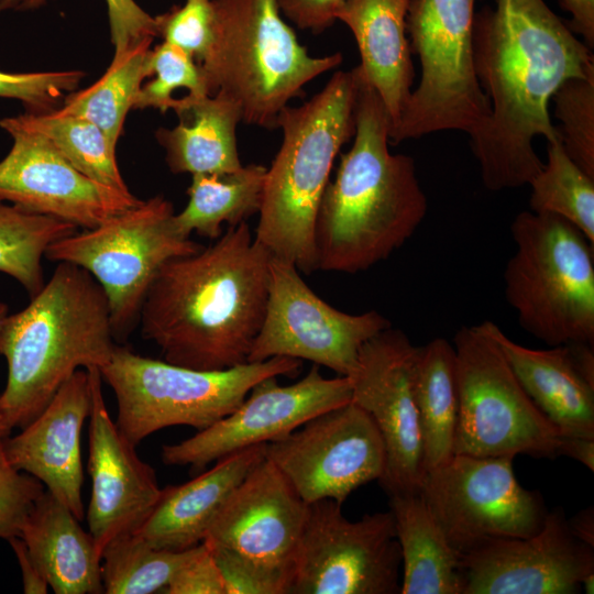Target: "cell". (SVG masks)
Segmentation results:
<instances>
[{
	"label": "cell",
	"mask_w": 594,
	"mask_h": 594,
	"mask_svg": "<svg viewBox=\"0 0 594 594\" xmlns=\"http://www.w3.org/2000/svg\"><path fill=\"white\" fill-rule=\"evenodd\" d=\"M592 51L543 0H496L475 13L473 65L490 114L470 139L488 190L529 185L541 170L534 140H559L551 98L594 75Z\"/></svg>",
	"instance_id": "1"
},
{
	"label": "cell",
	"mask_w": 594,
	"mask_h": 594,
	"mask_svg": "<svg viewBox=\"0 0 594 594\" xmlns=\"http://www.w3.org/2000/svg\"><path fill=\"white\" fill-rule=\"evenodd\" d=\"M271 257L244 221L211 245L167 261L142 305L143 339L179 366L246 363L265 315Z\"/></svg>",
	"instance_id": "2"
},
{
	"label": "cell",
	"mask_w": 594,
	"mask_h": 594,
	"mask_svg": "<svg viewBox=\"0 0 594 594\" xmlns=\"http://www.w3.org/2000/svg\"><path fill=\"white\" fill-rule=\"evenodd\" d=\"M356 73L354 140L320 201L315 226L317 271L369 270L400 248L427 213L415 161L391 153L386 109Z\"/></svg>",
	"instance_id": "3"
},
{
	"label": "cell",
	"mask_w": 594,
	"mask_h": 594,
	"mask_svg": "<svg viewBox=\"0 0 594 594\" xmlns=\"http://www.w3.org/2000/svg\"><path fill=\"white\" fill-rule=\"evenodd\" d=\"M107 296L86 270L57 263L50 280L19 312L0 322L8 381L0 416L24 428L80 367H102L116 346Z\"/></svg>",
	"instance_id": "4"
},
{
	"label": "cell",
	"mask_w": 594,
	"mask_h": 594,
	"mask_svg": "<svg viewBox=\"0 0 594 594\" xmlns=\"http://www.w3.org/2000/svg\"><path fill=\"white\" fill-rule=\"evenodd\" d=\"M359 76L339 70L308 101L277 118L283 140L266 169L254 238L299 272L317 271L315 226L341 147L354 135Z\"/></svg>",
	"instance_id": "5"
},
{
	"label": "cell",
	"mask_w": 594,
	"mask_h": 594,
	"mask_svg": "<svg viewBox=\"0 0 594 594\" xmlns=\"http://www.w3.org/2000/svg\"><path fill=\"white\" fill-rule=\"evenodd\" d=\"M212 6L213 40L199 67L210 95L235 101L246 124L277 128L289 101L343 61L341 53L311 56L277 0H212Z\"/></svg>",
	"instance_id": "6"
},
{
	"label": "cell",
	"mask_w": 594,
	"mask_h": 594,
	"mask_svg": "<svg viewBox=\"0 0 594 594\" xmlns=\"http://www.w3.org/2000/svg\"><path fill=\"white\" fill-rule=\"evenodd\" d=\"M510 232L505 297L519 326L550 346L594 344V244L564 219L531 210Z\"/></svg>",
	"instance_id": "7"
},
{
	"label": "cell",
	"mask_w": 594,
	"mask_h": 594,
	"mask_svg": "<svg viewBox=\"0 0 594 594\" xmlns=\"http://www.w3.org/2000/svg\"><path fill=\"white\" fill-rule=\"evenodd\" d=\"M302 362L275 356L226 370H195L142 356L116 344L100 367L117 399L116 425L132 444L170 426L201 431L232 413L250 391L271 376H294Z\"/></svg>",
	"instance_id": "8"
},
{
	"label": "cell",
	"mask_w": 594,
	"mask_h": 594,
	"mask_svg": "<svg viewBox=\"0 0 594 594\" xmlns=\"http://www.w3.org/2000/svg\"><path fill=\"white\" fill-rule=\"evenodd\" d=\"M476 0H410L406 16L420 80L411 90L389 142L441 131L472 134L488 117L490 103L473 65Z\"/></svg>",
	"instance_id": "9"
},
{
	"label": "cell",
	"mask_w": 594,
	"mask_h": 594,
	"mask_svg": "<svg viewBox=\"0 0 594 594\" xmlns=\"http://www.w3.org/2000/svg\"><path fill=\"white\" fill-rule=\"evenodd\" d=\"M174 215L172 202L155 196L96 228L53 242L45 252L47 260L75 264L99 283L116 341L127 339L139 321L161 267L202 248L177 232Z\"/></svg>",
	"instance_id": "10"
},
{
	"label": "cell",
	"mask_w": 594,
	"mask_h": 594,
	"mask_svg": "<svg viewBox=\"0 0 594 594\" xmlns=\"http://www.w3.org/2000/svg\"><path fill=\"white\" fill-rule=\"evenodd\" d=\"M454 454L557 458L561 433L527 395L486 321L460 328Z\"/></svg>",
	"instance_id": "11"
},
{
	"label": "cell",
	"mask_w": 594,
	"mask_h": 594,
	"mask_svg": "<svg viewBox=\"0 0 594 594\" xmlns=\"http://www.w3.org/2000/svg\"><path fill=\"white\" fill-rule=\"evenodd\" d=\"M513 460L454 454L425 473L419 495L461 558L488 541L526 538L541 528L544 502L518 483Z\"/></svg>",
	"instance_id": "12"
},
{
	"label": "cell",
	"mask_w": 594,
	"mask_h": 594,
	"mask_svg": "<svg viewBox=\"0 0 594 594\" xmlns=\"http://www.w3.org/2000/svg\"><path fill=\"white\" fill-rule=\"evenodd\" d=\"M402 553L391 510L349 520L333 499L309 504L288 594H397Z\"/></svg>",
	"instance_id": "13"
},
{
	"label": "cell",
	"mask_w": 594,
	"mask_h": 594,
	"mask_svg": "<svg viewBox=\"0 0 594 594\" xmlns=\"http://www.w3.org/2000/svg\"><path fill=\"white\" fill-rule=\"evenodd\" d=\"M391 326L376 310L352 315L336 309L311 290L293 263L272 256L265 315L248 362L287 356L349 376L363 344Z\"/></svg>",
	"instance_id": "14"
},
{
	"label": "cell",
	"mask_w": 594,
	"mask_h": 594,
	"mask_svg": "<svg viewBox=\"0 0 594 594\" xmlns=\"http://www.w3.org/2000/svg\"><path fill=\"white\" fill-rule=\"evenodd\" d=\"M266 458L308 504H343L362 485L380 480L386 454L372 417L353 402L327 410L267 443Z\"/></svg>",
	"instance_id": "15"
},
{
	"label": "cell",
	"mask_w": 594,
	"mask_h": 594,
	"mask_svg": "<svg viewBox=\"0 0 594 594\" xmlns=\"http://www.w3.org/2000/svg\"><path fill=\"white\" fill-rule=\"evenodd\" d=\"M351 398L350 378H327L317 364L290 385L278 384L277 376L264 378L228 416L179 443L163 446L162 462L201 472L237 451L276 441Z\"/></svg>",
	"instance_id": "16"
},
{
	"label": "cell",
	"mask_w": 594,
	"mask_h": 594,
	"mask_svg": "<svg viewBox=\"0 0 594 594\" xmlns=\"http://www.w3.org/2000/svg\"><path fill=\"white\" fill-rule=\"evenodd\" d=\"M419 346L392 326L360 350L351 381V402L375 422L386 463L378 480L389 495L418 494L424 479L422 441L415 400Z\"/></svg>",
	"instance_id": "17"
},
{
	"label": "cell",
	"mask_w": 594,
	"mask_h": 594,
	"mask_svg": "<svg viewBox=\"0 0 594 594\" xmlns=\"http://www.w3.org/2000/svg\"><path fill=\"white\" fill-rule=\"evenodd\" d=\"M12 146L0 161V201L92 229L138 206L142 200L87 177L43 136L0 120Z\"/></svg>",
	"instance_id": "18"
},
{
	"label": "cell",
	"mask_w": 594,
	"mask_h": 594,
	"mask_svg": "<svg viewBox=\"0 0 594 594\" xmlns=\"http://www.w3.org/2000/svg\"><path fill=\"white\" fill-rule=\"evenodd\" d=\"M462 594H575L594 573V547L571 532L564 510H548L538 532L488 541L461 558Z\"/></svg>",
	"instance_id": "19"
},
{
	"label": "cell",
	"mask_w": 594,
	"mask_h": 594,
	"mask_svg": "<svg viewBox=\"0 0 594 594\" xmlns=\"http://www.w3.org/2000/svg\"><path fill=\"white\" fill-rule=\"evenodd\" d=\"M91 389L88 472L91 495L87 521L99 552L112 540L134 534L154 509L162 488L155 470L110 418L97 366L85 369Z\"/></svg>",
	"instance_id": "20"
},
{
	"label": "cell",
	"mask_w": 594,
	"mask_h": 594,
	"mask_svg": "<svg viewBox=\"0 0 594 594\" xmlns=\"http://www.w3.org/2000/svg\"><path fill=\"white\" fill-rule=\"evenodd\" d=\"M308 514L309 504L265 458L233 491L204 542L293 573Z\"/></svg>",
	"instance_id": "21"
},
{
	"label": "cell",
	"mask_w": 594,
	"mask_h": 594,
	"mask_svg": "<svg viewBox=\"0 0 594 594\" xmlns=\"http://www.w3.org/2000/svg\"><path fill=\"white\" fill-rule=\"evenodd\" d=\"M90 409L89 376L77 370L33 421L0 442L8 463L37 479L78 520L85 516L80 435Z\"/></svg>",
	"instance_id": "22"
},
{
	"label": "cell",
	"mask_w": 594,
	"mask_h": 594,
	"mask_svg": "<svg viewBox=\"0 0 594 594\" xmlns=\"http://www.w3.org/2000/svg\"><path fill=\"white\" fill-rule=\"evenodd\" d=\"M486 327L527 395L561 436L594 438L593 344L530 349L494 322Z\"/></svg>",
	"instance_id": "23"
},
{
	"label": "cell",
	"mask_w": 594,
	"mask_h": 594,
	"mask_svg": "<svg viewBox=\"0 0 594 594\" xmlns=\"http://www.w3.org/2000/svg\"><path fill=\"white\" fill-rule=\"evenodd\" d=\"M266 447L260 443L237 451L193 480L166 486L134 535L154 548L173 551L200 544L233 491L266 458Z\"/></svg>",
	"instance_id": "24"
},
{
	"label": "cell",
	"mask_w": 594,
	"mask_h": 594,
	"mask_svg": "<svg viewBox=\"0 0 594 594\" xmlns=\"http://www.w3.org/2000/svg\"><path fill=\"white\" fill-rule=\"evenodd\" d=\"M410 0H345L337 14L360 53L356 69L382 100L393 130L409 100L415 70L407 38Z\"/></svg>",
	"instance_id": "25"
},
{
	"label": "cell",
	"mask_w": 594,
	"mask_h": 594,
	"mask_svg": "<svg viewBox=\"0 0 594 594\" xmlns=\"http://www.w3.org/2000/svg\"><path fill=\"white\" fill-rule=\"evenodd\" d=\"M72 510L45 492L20 532L29 554L56 594H100L101 553Z\"/></svg>",
	"instance_id": "26"
},
{
	"label": "cell",
	"mask_w": 594,
	"mask_h": 594,
	"mask_svg": "<svg viewBox=\"0 0 594 594\" xmlns=\"http://www.w3.org/2000/svg\"><path fill=\"white\" fill-rule=\"evenodd\" d=\"M173 110L179 122L156 132L172 173L224 175L243 167L237 142L242 113L235 101L221 92L184 95Z\"/></svg>",
	"instance_id": "27"
},
{
	"label": "cell",
	"mask_w": 594,
	"mask_h": 594,
	"mask_svg": "<svg viewBox=\"0 0 594 594\" xmlns=\"http://www.w3.org/2000/svg\"><path fill=\"white\" fill-rule=\"evenodd\" d=\"M402 553L399 594H462L461 557L418 494L389 496Z\"/></svg>",
	"instance_id": "28"
},
{
	"label": "cell",
	"mask_w": 594,
	"mask_h": 594,
	"mask_svg": "<svg viewBox=\"0 0 594 594\" xmlns=\"http://www.w3.org/2000/svg\"><path fill=\"white\" fill-rule=\"evenodd\" d=\"M415 400L422 441L424 472L454 455L459 417L455 351L436 338L419 346L415 371Z\"/></svg>",
	"instance_id": "29"
},
{
	"label": "cell",
	"mask_w": 594,
	"mask_h": 594,
	"mask_svg": "<svg viewBox=\"0 0 594 594\" xmlns=\"http://www.w3.org/2000/svg\"><path fill=\"white\" fill-rule=\"evenodd\" d=\"M266 169L249 164L224 175H191L188 202L173 218L177 232L184 238L196 232L216 240L223 233V224L238 226L258 213Z\"/></svg>",
	"instance_id": "30"
},
{
	"label": "cell",
	"mask_w": 594,
	"mask_h": 594,
	"mask_svg": "<svg viewBox=\"0 0 594 594\" xmlns=\"http://www.w3.org/2000/svg\"><path fill=\"white\" fill-rule=\"evenodd\" d=\"M152 41L144 40L114 53L108 69L96 82L67 96L63 106L55 110L89 120L117 145L143 80L151 76Z\"/></svg>",
	"instance_id": "31"
},
{
	"label": "cell",
	"mask_w": 594,
	"mask_h": 594,
	"mask_svg": "<svg viewBox=\"0 0 594 594\" xmlns=\"http://www.w3.org/2000/svg\"><path fill=\"white\" fill-rule=\"evenodd\" d=\"M9 120L43 136L63 157L87 177L121 191H130L116 158V146L87 119L56 110L30 112Z\"/></svg>",
	"instance_id": "32"
},
{
	"label": "cell",
	"mask_w": 594,
	"mask_h": 594,
	"mask_svg": "<svg viewBox=\"0 0 594 594\" xmlns=\"http://www.w3.org/2000/svg\"><path fill=\"white\" fill-rule=\"evenodd\" d=\"M75 232L72 223L0 202V272L18 280L32 298L45 284L42 258L47 248Z\"/></svg>",
	"instance_id": "33"
},
{
	"label": "cell",
	"mask_w": 594,
	"mask_h": 594,
	"mask_svg": "<svg viewBox=\"0 0 594 594\" xmlns=\"http://www.w3.org/2000/svg\"><path fill=\"white\" fill-rule=\"evenodd\" d=\"M198 546L173 551L154 548L134 534L119 537L101 554L103 593H162Z\"/></svg>",
	"instance_id": "34"
},
{
	"label": "cell",
	"mask_w": 594,
	"mask_h": 594,
	"mask_svg": "<svg viewBox=\"0 0 594 594\" xmlns=\"http://www.w3.org/2000/svg\"><path fill=\"white\" fill-rule=\"evenodd\" d=\"M547 143V163L529 184L530 210L564 219L594 244V178L571 160L559 140Z\"/></svg>",
	"instance_id": "35"
},
{
	"label": "cell",
	"mask_w": 594,
	"mask_h": 594,
	"mask_svg": "<svg viewBox=\"0 0 594 594\" xmlns=\"http://www.w3.org/2000/svg\"><path fill=\"white\" fill-rule=\"evenodd\" d=\"M559 141L587 175L594 178V75L565 80L551 98Z\"/></svg>",
	"instance_id": "36"
},
{
	"label": "cell",
	"mask_w": 594,
	"mask_h": 594,
	"mask_svg": "<svg viewBox=\"0 0 594 594\" xmlns=\"http://www.w3.org/2000/svg\"><path fill=\"white\" fill-rule=\"evenodd\" d=\"M151 76L142 85L134 108H155L162 112L174 109L177 97L174 92L185 89L186 95L199 98L210 95L197 62L182 48L162 42L151 51Z\"/></svg>",
	"instance_id": "37"
},
{
	"label": "cell",
	"mask_w": 594,
	"mask_h": 594,
	"mask_svg": "<svg viewBox=\"0 0 594 594\" xmlns=\"http://www.w3.org/2000/svg\"><path fill=\"white\" fill-rule=\"evenodd\" d=\"M226 594H288L292 570L263 563L224 547L209 546Z\"/></svg>",
	"instance_id": "38"
},
{
	"label": "cell",
	"mask_w": 594,
	"mask_h": 594,
	"mask_svg": "<svg viewBox=\"0 0 594 594\" xmlns=\"http://www.w3.org/2000/svg\"><path fill=\"white\" fill-rule=\"evenodd\" d=\"M158 36L189 54L199 65L213 40L212 0H186L155 16Z\"/></svg>",
	"instance_id": "39"
},
{
	"label": "cell",
	"mask_w": 594,
	"mask_h": 594,
	"mask_svg": "<svg viewBox=\"0 0 594 594\" xmlns=\"http://www.w3.org/2000/svg\"><path fill=\"white\" fill-rule=\"evenodd\" d=\"M85 74L80 70L12 74L0 70V97L22 101L30 112L58 108L66 92L77 88Z\"/></svg>",
	"instance_id": "40"
},
{
	"label": "cell",
	"mask_w": 594,
	"mask_h": 594,
	"mask_svg": "<svg viewBox=\"0 0 594 594\" xmlns=\"http://www.w3.org/2000/svg\"><path fill=\"white\" fill-rule=\"evenodd\" d=\"M47 0H0V14L9 11L38 8ZM111 42L114 53L122 52L144 40L158 36L155 16L145 12L134 0H106Z\"/></svg>",
	"instance_id": "41"
},
{
	"label": "cell",
	"mask_w": 594,
	"mask_h": 594,
	"mask_svg": "<svg viewBox=\"0 0 594 594\" xmlns=\"http://www.w3.org/2000/svg\"><path fill=\"white\" fill-rule=\"evenodd\" d=\"M44 485L34 476L15 470L0 451V538L20 536L22 525Z\"/></svg>",
	"instance_id": "42"
},
{
	"label": "cell",
	"mask_w": 594,
	"mask_h": 594,
	"mask_svg": "<svg viewBox=\"0 0 594 594\" xmlns=\"http://www.w3.org/2000/svg\"><path fill=\"white\" fill-rule=\"evenodd\" d=\"M164 594H226L220 570L205 542L176 572Z\"/></svg>",
	"instance_id": "43"
},
{
	"label": "cell",
	"mask_w": 594,
	"mask_h": 594,
	"mask_svg": "<svg viewBox=\"0 0 594 594\" xmlns=\"http://www.w3.org/2000/svg\"><path fill=\"white\" fill-rule=\"evenodd\" d=\"M345 0H277L282 14L301 30L320 33L337 21Z\"/></svg>",
	"instance_id": "44"
},
{
	"label": "cell",
	"mask_w": 594,
	"mask_h": 594,
	"mask_svg": "<svg viewBox=\"0 0 594 594\" xmlns=\"http://www.w3.org/2000/svg\"><path fill=\"white\" fill-rule=\"evenodd\" d=\"M563 9L571 15L568 26L582 41L594 48V0H560Z\"/></svg>",
	"instance_id": "45"
},
{
	"label": "cell",
	"mask_w": 594,
	"mask_h": 594,
	"mask_svg": "<svg viewBox=\"0 0 594 594\" xmlns=\"http://www.w3.org/2000/svg\"><path fill=\"white\" fill-rule=\"evenodd\" d=\"M22 571L23 592L45 594L48 584L31 559L25 542L18 536L9 539Z\"/></svg>",
	"instance_id": "46"
},
{
	"label": "cell",
	"mask_w": 594,
	"mask_h": 594,
	"mask_svg": "<svg viewBox=\"0 0 594 594\" xmlns=\"http://www.w3.org/2000/svg\"><path fill=\"white\" fill-rule=\"evenodd\" d=\"M569 457L594 471V438L561 436L558 457Z\"/></svg>",
	"instance_id": "47"
},
{
	"label": "cell",
	"mask_w": 594,
	"mask_h": 594,
	"mask_svg": "<svg viewBox=\"0 0 594 594\" xmlns=\"http://www.w3.org/2000/svg\"><path fill=\"white\" fill-rule=\"evenodd\" d=\"M568 525L576 539L594 547V509L592 506L580 510L573 518L568 519Z\"/></svg>",
	"instance_id": "48"
},
{
	"label": "cell",
	"mask_w": 594,
	"mask_h": 594,
	"mask_svg": "<svg viewBox=\"0 0 594 594\" xmlns=\"http://www.w3.org/2000/svg\"><path fill=\"white\" fill-rule=\"evenodd\" d=\"M8 308L4 304H0V322L3 319V317L8 314ZM11 431L7 429V427L3 424V420L0 416V442L8 436H10Z\"/></svg>",
	"instance_id": "49"
},
{
	"label": "cell",
	"mask_w": 594,
	"mask_h": 594,
	"mask_svg": "<svg viewBox=\"0 0 594 594\" xmlns=\"http://www.w3.org/2000/svg\"><path fill=\"white\" fill-rule=\"evenodd\" d=\"M1 202V201H0Z\"/></svg>",
	"instance_id": "50"
}]
</instances>
